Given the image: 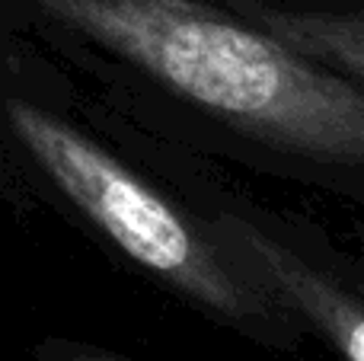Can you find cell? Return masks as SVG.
Here are the masks:
<instances>
[{"label": "cell", "instance_id": "5", "mask_svg": "<svg viewBox=\"0 0 364 361\" xmlns=\"http://www.w3.org/2000/svg\"><path fill=\"white\" fill-rule=\"evenodd\" d=\"M36 358L38 361H138L122 355V352L100 349V345H87V343H68V339L42 343L36 349Z\"/></svg>", "mask_w": 364, "mask_h": 361}, {"label": "cell", "instance_id": "3", "mask_svg": "<svg viewBox=\"0 0 364 361\" xmlns=\"http://www.w3.org/2000/svg\"><path fill=\"white\" fill-rule=\"evenodd\" d=\"M227 237L233 243H243L246 256L259 266L275 294L297 313L304 317L342 361H364V313L361 301L355 294L342 291L329 279H323L316 269H310L304 259L282 247V243L269 240L259 234L256 227L243 221L224 217Z\"/></svg>", "mask_w": 364, "mask_h": 361}, {"label": "cell", "instance_id": "1", "mask_svg": "<svg viewBox=\"0 0 364 361\" xmlns=\"http://www.w3.org/2000/svg\"><path fill=\"white\" fill-rule=\"evenodd\" d=\"M42 13L246 138L336 166L364 157V96L201 0H36Z\"/></svg>", "mask_w": 364, "mask_h": 361}, {"label": "cell", "instance_id": "2", "mask_svg": "<svg viewBox=\"0 0 364 361\" xmlns=\"http://www.w3.org/2000/svg\"><path fill=\"white\" fill-rule=\"evenodd\" d=\"M6 122L38 170L132 262L252 339L282 333L278 301L233 272L211 240L138 173L32 102L10 99Z\"/></svg>", "mask_w": 364, "mask_h": 361}, {"label": "cell", "instance_id": "4", "mask_svg": "<svg viewBox=\"0 0 364 361\" xmlns=\"http://www.w3.org/2000/svg\"><path fill=\"white\" fill-rule=\"evenodd\" d=\"M233 10H243L265 36L278 45L329 74L346 77L348 83L361 87L364 77V23L361 13H291L259 4H233Z\"/></svg>", "mask_w": 364, "mask_h": 361}]
</instances>
